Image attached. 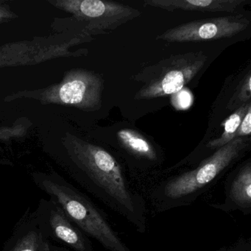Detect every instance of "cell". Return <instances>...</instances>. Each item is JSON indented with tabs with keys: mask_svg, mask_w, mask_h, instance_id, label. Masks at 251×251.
<instances>
[{
	"mask_svg": "<svg viewBox=\"0 0 251 251\" xmlns=\"http://www.w3.org/2000/svg\"><path fill=\"white\" fill-rule=\"evenodd\" d=\"M251 73L249 71L243 80L238 85L236 91L227 104V108L229 110L237 109L244 104L251 102Z\"/></svg>",
	"mask_w": 251,
	"mask_h": 251,
	"instance_id": "8fae6325",
	"label": "cell"
},
{
	"mask_svg": "<svg viewBox=\"0 0 251 251\" xmlns=\"http://www.w3.org/2000/svg\"><path fill=\"white\" fill-rule=\"evenodd\" d=\"M33 180L76 226L107 251H130L96 205L71 183L54 174H36Z\"/></svg>",
	"mask_w": 251,
	"mask_h": 251,
	"instance_id": "6da1fadb",
	"label": "cell"
},
{
	"mask_svg": "<svg viewBox=\"0 0 251 251\" xmlns=\"http://www.w3.org/2000/svg\"><path fill=\"white\" fill-rule=\"evenodd\" d=\"M226 205L237 209L250 211L251 208V164L248 162L227 186Z\"/></svg>",
	"mask_w": 251,
	"mask_h": 251,
	"instance_id": "ba28073f",
	"label": "cell"
},
{
	"mask_svg": "<svg viewBox=\"0 0 251 251\" xmlns=\"http://www.w3.org/2000/svg\"><path fill=\"white\" fill-rule=\"evenodd\" d=\"M251 106V102H249L235 110L234 112L222 123L221 126L224 127V131L222 133L221 136L209 141L207 144V148L211 150H217L233 140L235 133L240 126L241 122L246 114L248 108Z\"/></svg>",
	"mask_w": 251,
	"mask_h": 251,
	"instance_id": "30bf717a",
	"label": "cell"
},
{
	"mask_svg": "<svg viewBox=\"0 0 251 251\" xmlns=\"http://www.w3.org/2000/svg\"><path fill=\"white\" fill-rule=\"evenodd\" d=\"M247 2V0H146L143 5L169 12L180 10L202 13H233Z\"/></svg>",
	"mask_w": 251,
	"mask_h": 251,
	"instance_id": "52a82bcc",
	"label": "cell"
},
{
	"mask_svg": "<svg viewBox=\"0 0 251 251\" xmlns=\"http://www.w3.org/2000/svg\"><path fill=\"white\" fill-rule=\"evenodd\" d=\"M34 213L51 242L72 251H95L89 236L50 198H42Z\"/></svg>",
	"mask_w": 251,
	"mask_h": 251,
	"instance_id": "5b68a950",
	"label": "cell"
},
{
	"mask_svg": "<svg viewBox=\"0 0 251 251\" xmlns=\"http://www.w3.org/2000/svg\"><path fill=\"white\" fill-rule=\"evenodd\" d=\"M251 133V106L247 111L245 117L241 122L240 126L238 127L237 130L233 136V139L237 138L249 136Z\"/></svg>",
	"mask_w": 251,
	"mask_h": 251,
	"instance_id": "7c38bea8",
	"label": "cell"
},
{
	"mask_svg": "<svg viewBox=\"0 0 251 251\" xmlns=\"http://www.w3.org/2000/svg\"><path fill=\"white\" fill-rule=\"evenodd\" d=\"M48 251H72L71 250L65 248V247L61 246V245H57L53 242H50L49 247H48Z\"/></svg>",
	"mask_w": 251,
	"mask_h": 251,
	"instance_id": "4fadbf2b",
	"label": "cell"
},
{
	"mask_svg": "<svg viewBox=\"0 0 251 251\" xmlns=\"http://www.w3.org/2000/svg\"><path fill=\"white\" fill-rule=\"evenodd\" d=\"M207 58L202 51L170 56L147 67L133 77L143 82L136 100H149L177 93L202 70Z\"/></svg>",
	"mask_w": 251,
	"mask_h": 251,
	"instance_id": "7a4b0ae2",
	"label": "cell"
},
{
	"mask_svg": "<svg viewBox=\"0 0 251 251\" xmlns=\"http://www.w3.org/2000/svg\"><path fill=\"white\" fill-rule=\"evenodd\" d=\"M248 142L244 137L233 139L203 160L198 168L167 181L163 186L164 198L178 200L202 190L240 156L248 148Z\"/></svg>",
	"mask_w": 251,
	"mask_h": 251,
	"instance_id": "3957f363",
	"label": "cell"
},
{
	"mask_svg": "<svg viewBox=\"0 0 251 251\" xmlns=\"http://www.w3.org/2000/svg\"><path fill=\"white\" fill-rule=\"evenodd\" d=\"M245 16L234 15L195 20L169 29L158 35V40L167 42H201L233 37L249 27Z\"/></svg>",
	"mask_w": 251,
	"mask_h": 251,
	"instance_id": "277c9868",
	"label": "cell"
},
{
	"mask_svg": "<svg viewBox=\"0 0 251 251\" xmlns=\"http://www.w3.org/2000/svg\"><path fill=\"white\" fill-rule=\"evenodd\" d=\"M117 135L122 146L132 155L148 161H156L155 148L140 133L131 129H122L117 132Z\"/></svg>",
	"mask_w": 251,
	"mask_h": 251,
	"instance_id": "9c48e42d",
	"label": "cell"
},
{
	"mask_svg": "<svg viewBox=\"0 0 251 251\" xmlns=\"http://www.w3.org/2000/svg\"><path fill=\"white\" fill-rule=\"evenodd\" d=\"M50 242L33 212L16 227L2 251H48Z\"/></svg>",
	"mask_w": 251,
	"mask_h": 251,
	"instance_id": "8992f818",
	"label": "cell"
}]
</instances>
